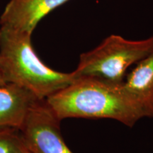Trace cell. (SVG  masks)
Returning a JSON list of instances; mask_svg holds the SVG:
<instances>
[{"label": "cell", "instance_id": "6da1fadb", "mask_svg": "<svg viewBox=\"0 0 153 153\" xmlns=\"http://www.w3.org/2000/svg\"><path fill=\"white\" fill-rule=\"evenodd\" d=\"M47 104L59 120L68 118H110L133 127L143 118H153V95L133 92L123 82L89 76L50 96Z\"/></svg>", "mask_w": 153, "mask_h": 153}, {"label": "cell", "instance_id": "7a4b0ae2", "mask_svg": "<svg viewBox=\"0 0 153 153\" xmlns=\"http://www.w3.org/2000/svg\"><path fill=\"white\" fill-rule=\"evenodd\" d=\"M0 73L6 84L27 89L40 100L66 87L74 80L72 72L49 68L34 51L31 35L0 27Z\"/></svg>", "mask_w": 153, "mask_h": 153}, {"label": "cell", "instance_id": "3957f363", "mask_svg": "<svg viewBox=\"0 0 153 153\" xmlns=\"http://www.w3.org/2000/svg\"><path fill=\"white\" fill-rule=\"evenodd\" d=\"M153 50V36L140 41H130L111 35L94 49L81 54L74 78L94 77L114 83L124 82L129 67L136 64Z\"/></svg>", "mask_w": 153, "mask_h": 153}, {"label": "cell", "instance_id": "277c9868", "mask_svg": "<svg viewBox=\"0 0 153 153\" xmlns=\"http://www.w3.org/2000/svg\"><path fill=\"white\" fill-rule=\"evenodd\" d=\"M60 121L45 99L30 107L19 131L31 153H73L61 134Z\"/></svg>", "mask_w": 153, "mask_h": 153}, {"label": "cell", "instance_id": "5b68a950", "mask_svg": "<svg viewBox=\"0 0 153 153\" xmlns=\"http://www.w3.org/2000/svg\"><path fill=\"white\" fill-rule=\"evenodd\" d=\"M69 0H10L0 17L1 27L32 35L40 21Z\"/></svg>", "mask_w": 153, "mask_h": 153}, {"label": "cell", "instance_id": "8992f818", "mask_svg": "<svg viewBox=\"0 0 153 153\" xmlns=\"http://www.w3.org/2000/svg\"><path fill=\"white\" fill-rule=\"evenodd\" d=\"M38 100L23 87L12 84L0 86V130H19L30 107Z\"/></svg>", "mask_w": 153, "mask_h": 153}, {"label": "cell", "instance_id": "52a82bcc", "mask_svg": "<svg viewBox=\"0 0 153 153\" xmlns=\"http://www.w3.org/2000/svg\"><path fill=\"white\" fill-rule=\"evenodd\" d=\"M125 85L141 95H153V50L136 66L124 79Z\"/></svg>", "mask_w": 153, "mask_h": 153}, {"label": "cell", "instance_id": "ba28073f", "mask_svg": "<svg viewBox=\"0 0 153 153\" xmlns=\"http://www.w3.org/2000/svg\"><path fill=\"white\" fill-rule=\"evenodd\" d=\"M0 153H31L18 129L0 130Z\"/></svg>", "mask_w": 153, "mask_h": 153}, {"label": "cell", "instance_id": "9c48e42d", "mask_svg": "<svg viewBox=\"0 0 153 153\" xmlns=\"http://www.w3.org/2000/svg\"><path fill=\"white\" fill-rule=\"evenodd\" d=\"M7 85V84L5 83V82L4 81L2 76L1 75V73H0V86H2V85Z\"/></svg>", "mask_w": 153, "mask_h": 153}]
</instances>
